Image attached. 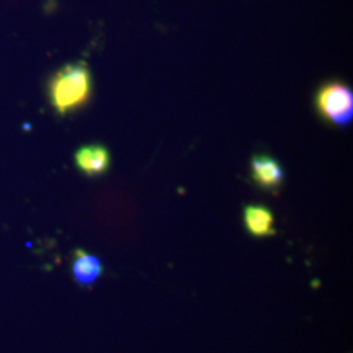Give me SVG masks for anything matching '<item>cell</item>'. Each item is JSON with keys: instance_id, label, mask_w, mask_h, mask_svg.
<instances>
[{"instance_id": "6da1fadb", "label": "cell", "mask_w": 353, "mask_h": 353, "mask_svg": "<svg viewBox=\"0 0 353 353\" xmlns=\"http://www.w3.org/2000/svg\"><path fill=\"white\" fill-rule=\"evenodd\" d=\"M93 79L84 62L65 64L51 76L48 94L52 109L61 117L74 113L89 101Z\"/></svg>"}, {"instance_id": "5b68a950", "label": "cell", "mask_w": 353, "mask_h": 353, "mask_svg": "<svg viewBox=\"0 0 353 353\" xmlns=\"http://www.w3.org/2000/svg\"><path fill=\"white\" fill-rule=\"evenodd\" d=\"M252 179L265 189H275L284 179V170L278 161L265 154H256L252 159Z\"/></svg>"}, {"instance_id": "7a4b0ae2", "label": "cell", "mask_w": 353, "mask_h": 353, "mask_svg": "<svg viewBox=\"0 0 353 353\" xmlns=\"http://www.w3.org/2000/svg\"><path fill=\"white\" fill-rule=\"evenodd\" d=\"M316 102L318 112L335 126L345 127L352 122L353 92L348 85L328 83L319 89Z\"/></svg>"}, {"instance_id": "3957f363", "label": "cell", "mask_w": 353, "mask_h": 353, "mask_svg": "<svg viewBox=\"0 0 353 353\" xmlns=\"http://www.w3.org/2000/svg\"><path fill=\"white\" fill-rule=\"evenodd\" d=\"M110 164V152L102 144H89L76 151V168L84 176H102L109 170Z\"/></svg>"}, {"instance_id": "8992f818", "label": "cell", "mask_w": 353, "mask_h": 353, "mask_svg": "<svg viewBox=\"0 0 353 353\" xmlns=\"http://www.w3.org/2000/svg\"><path fill=\"white\" fill-rule=\"evenodd\" d=\"M243 221L248 232L252 237H268L275 234V219L271 210L265 205L250 204L243 211Z\"/></svg>"}, {"instance_id": "277c9868", "label": "cell", "mask_w": 353, "mask_h": 353, "mask_svg": "<svg viewBox=\"0 0 353 353\" xmlns=\"http://www.w3.org/2000/svg\"><path fill=\"white\" fill-rule=\"evenodd\" d=\"M71 271L76 284L80 288L88 290L92 288L96 284V281L103 275L105 267L99 256L89 254L83 249H76L74 252Z\"/></svg>"}]
</instances>
